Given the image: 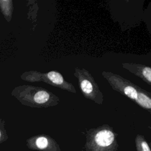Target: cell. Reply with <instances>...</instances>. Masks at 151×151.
I'll list each match as a JSON object with an SVG mask.
<instances>
[{"mask_svg":"<svg viewBox=\"0 0 151 151\" xmlns=\"http://www.w3.org/2000/svg\"><path fill=\"white\" fill-rule=\"evenodd\" d=\"M28 149L37 151H61L58 144L48 136H36L27 140Z\"/></svg>","mask_w":151,"mask_h":151,"instance_id":"7a4b0ae2","label":"cell"},{"mask_svg":"<svg viewBox=\"0 0 151 151\" xmlns=\"http://www.w3.org/2000/svg\"><path fill=\"white\" fill-rule=\"evenodd\" d=\"M0 9L6 20L9 22L11 19L12 13V1H0Z\"/></svg>","mask_w":151,"mask_h":151,"instance_id":"3957f363","label":"cell"},{"mask_svg":"<svg viewBox=\"0 0 151 151\" xmlns=\"http://www.w3.org/2000/svg\"><path fill=\"white\" fill-rule=\"evenodd\" d=\"M118 148L116 134L107 128L89 133L84 146V151H117Z\"/></svg>","mask_w":151,"mask_h":151,"instance_id":"6da1fadb","label":"cell"},{"mask_svg":"<svg viewBox=\"0 0 151 151\" xmlns=\"http://www.w3.org/2000/svg\"><path fill=\"white\" fill-rule=\"evenodd\" d=\"M136 100H137V102L142 106H143L146 108H147V109H150L151 100H150V98H149L146 95L140 93V94H137Z\"/></svg>","mask_w":151,"mask_h":151,"instance_id":"5b68a950","label":"cell"},{"mask_svg":"<svg viewBox=\"0 0 151 151\" xmlns=\"http://www.w3.org/2000/svg\"><path fill=\"white\" fill-rule=\"evenodd\" d=\"M81 88L83 91L86 94L90 93L93 90V86L91 85V83L87 80H83L81 82Z\"/></svg>","mask_w":151,"mask_h":151,"instance_id":"9c48e42d","label":"cell"},{"mask_svg":"<svg viewBox=\"0 0 151 151\" xmlns=\"http://www.w3.org/2000/svg\"><path fill=\"white\" fill-rule=\"evenodd\" d=\"M143 74L149 81H151V69L150 67H145L143 70Z\"/></svg>","mask_w":151,"mask_h":151,"instance_id":"8fae6325","label":"cell"},{"mask_svg":"<svg viewBox=\"0 0 151 151\" xmlns=\"http://www.w3.org/2000/svg\"><path fill=\"white\" fill-rule=\"evenodd\" d=\"M47 76L49 79L56 84H61L63 82V78L62 76L57 72L50 71L48 73Z\"/></svg>","mask_w":151,"mask_h":151,"instance_id":"52a82bcc","label":"cell"},{"mask_svg":"<svg viewBox=\"0 0 151 151\" xmlns=\"http://www.w3.org/2000/svg\"><path fill=\"white\" fill-rule=\"evenodd\" d=\"M135 145L137 151H150V147L142 135H137L135 139Z\"/></svg>","mask_w":151,"mask_h":151,"instance_id":"277c9868","label":"cell"},{"mask_svg":"<svg viewBox=\"0 0 151 151\" xmlns=\"http://www.w3.org/2000/svg\"><path fill=\"white\" fill-rule=\"evenodd\" d=\"M8 139V136L5 129V122L0 119V144L6 141Z\"/></svg>","mask_w":151,"mask_h":151,"instance_id":"ba28073f","label":"cell"},{"mask_svg":"<svg viewBox=\"0 0 151 151\" xmlns=\"http://www.w3.org/2000/svg\"><path fill=\"white\" fill-rule=\"evenodd\" d=\"M124 93L129 96L130 98L133 99H136L137 97V93L136 90L131 86H127L126 87L124 90Z\"/></svg>","mask_w":151,"mask_h":151,"instance_id":"30bf717a","label":"cell"},{"mask_svg":"<svg viewBox=\"0 0 151 151\" xmlns=\"http://www.w3.org/2000/svg\"><path fill=\"white\" fill-rule=\"evenodd\" d=\"M49 99V94L45 91H40L34 96V100L37 103H44Z\"/></svg>","mask_w":151,"mask_h":151,"instance_id":"8992f818","label":"cell"}]
</instances>
